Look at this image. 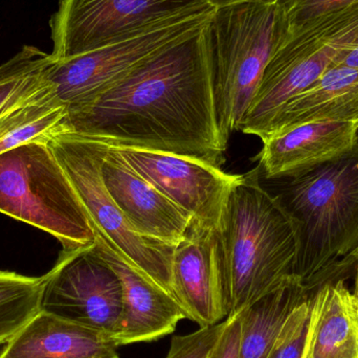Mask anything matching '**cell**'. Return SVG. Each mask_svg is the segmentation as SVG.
<instances>
[{
  "label": "cell",
  "mask_w": 358,
  "mask_h": 358,
  "mask_svg": "<svg viewBox=\"0 0 358 358\" xmlns=\"http://www.w3.org/2000/svg\"><path fill=\"white\" fill-rule=\"evenodd\" d=\"M141 176L187 213L192 223L216 229L227 196L239 176L195 157L115 147Z\"/></svg>",
  "instance_id": "10"
},
{
  "label": "cell",
  "mask_w": 358,
  "mask_h": 358,
  "mask_svg": "<svg viewBox=\"0 0 358 358\" xmlns=\"http://www.w3.org/2000/svg\"><path fill=\"white\" fill-rule=\"evenodd\" d=\"M101 172L109 195L138 234L174 246L182 240L191 217L130 167L115 147H108Z\"/></svg>",
  "instance_id": "12"
},
{
  "label": "cell",
  "mask_w": 358,
  "mask_h": 358,
  "mask_svg": "<svg viewBox=\"0 0 358 358\" xmlns=\"http://www.w3.org/2000/svg\"><path fill=\"white\" fill-rule=\"evenodd\" d=\"M241 341V315L225 319V325L206 358H239Z\"/></svg>",
  "instance_id": "25"
},
{
  "label": "cell",
  "mask_w": 358,
  "mask_h": 358,
  "mask_svg": "<svg viewBox=\"0 0 358 358\" xmlns=\"http://www.w3.org/2000/svg\"><path fill=\"white\" fill-rule=\"evenodd\" d=\"M313 292L305 296L286 317L271 358H302Z\"/></svg>",
  "instance_id": "22"
},
{
  "label": "cell",
  "mask_w": 358,
  "mask_h": 358,
  "mask_svg": "<svg viewBox=\"0 0 358 358\" xmlns=\"http://www.w3.org/2000/svg\"><path fill=\"white\" fill-rule=\"evenodd\" d=\"M0 213L50 234L63 250L96 242L90 217L48 141L0 153Z\"/></svg>",
  "instance_id": "5"
},
{
  "label": "cell",
  "mask_w": 358,
  "mask_h": 358,
  "mask_svg": "<svg viewBox=\"0 0 358 358\" xmlns=\"http://www.w3.org/2000/svg\"><path fill=\"white\" fill-rule=\"evenodd\" d=\"M313 290L292 281L261 296L239 311L241 341L239 358H271L282 325L290 311Z\"/></svg>",
  "instance_id": "19"
},
{
  "label": "cell",
  "mask_w": 358,
  "mask_h": 358,
  "mask_svg": "<svg viewBox=\"0 0 358 358\" xmlns=\"http://www.w3.org/2000/svg\"><path fill=\"white\" fill-rule=\"evenodd\" d=\"M202 29L153 55L94 100L67 109L60 134L219 167L227 144L217 122Z\"/></svg>",
  "instance_id": "1"
},
{
  "label": "cell",
  "mask_w": 358,
  "mask_h": 358,
  "mask_svg": "<svg viewBox=\"0 0 358 358\" xmlns=\"http://www.w3.org/2000/svg\"><path fill=\"white\" fill-rule=\"evenodd\" d=\"M328 121L358 122V69L330 66L282 108L264 138L300 124Z\"/></svg>",
  "instance_id": "17"
},
{
  "label": "cell",
  "mask_w": 358,
  "mask_h": 358,
  "mask_svg": "<svg viewBox=\"0 0 358 358\" xmlns=\"http://www.w3.org/2000/svg\"><path fill=\"white\" fill-rule=\"evenodd\" d=\"M119 347L108 334L40 309L0 358H119Z\"/></svg>",
  "instance_id": "15"
},
{
  "label": "cell",
  "mask_w": 358,
  "mask_h": 358,
  "mask_svg": "<svg viewBox=\"0 0 358 358\" xmlns=\"http://www.w3.org/2000/svg\"><path fill=\"white\" fill-rule=\"evenodd\" d=\"M285 34L278 1L215 8L202 29L223 142L239 131L265 69Z\"/></svg>",
  "instance_id": "4"
},
{
  "label": "cell",
  "mask_w": 358,
  "mask_h": 358,
  "mask_svg": "<svg viewBox=\"0 0 358 358\" xmlns=\"http://www.w3.org/2000/svg\"><path fill=\"white\" fill-rule=\"evenodd\" d=\"M55 60L52 54L35 46L25 45L15 56L0 64V109Z\"/></svg>",
  "instance_id": "21"
},
{
  "label": "cell",
  "mask_w": 358,
  "mask_h": 358,
  "mask_svg": "<svg viewBox=\"0 0 358 358\" xmlns=\"http://www.w3.org/2000/svg\"><path fill=\"white\" fill-rule=\"evenodd\" d=\"M244 1L275 2L278 1V0H208V3H210L213 8H220V6H229V4L238 3V2Z\"/></svg>",
  "instance_id": "27"
},
{
  "label": "cell",
  "mask_w": 358,
  "mask_h": 358,
  "mask_svg": "<svg viewBox=\"0 0 358 358\" xmlns=\"http://www.w3.org/2000/svg\"><path fill=\"white\" fill-rule=\"evenodd\" d=\"M225 320L216 325L200 327L197 331L172 338L166 358H206L224 328Z\"/></svg>",
  "instance_id": "24"
},
{
  "label": "cell",
  "mask_w": 358,
  "mask_h": 358,
  "mask_svg": "<svg viewBox=\"0 0 358 358\" xmlns=\"http://www.w3.org/2000/svg\"><path fill=\"white\" fill-rule=\"evenodd\" d=\"M44 275L41 310L99 330L115 341L123 319V287L94 245L62 250Z\"/></svg>",
  "instance_id": "8"
},
{
  "label": "cell",
  "mask_w": 358,
  "mask_h": 358,
  "mask_svg": "<svg viewBox=\"0 0 358 358\" xmlns=\"http://www.w3.org/2000/svg\"><path fill=\"white\" fill-rule=\"evenodd\" d=\"M48 144L73 185L94 231L127 262L172 294L176 246L138 234L109 195L101 172L108 145L71 134H55Z\"/></svg>",
  "instance_id": "6"
},
{
  "label": "cell",
  "mask_w": 358,
  "mask_h": 358,
  "mask_svg": "<svg viewBox=\"0 0 358 358\" xmlns=\"http://www.w3.org/2000/svg\"><path fill=\"white\" fill-rule=\"evenodd\" d=\"M358 122H309L262 140L259 167L265 178H288L355 150Z\"/></svg>",
  "instance_id": "14"
},
{
  "label": "cell",
  "mask_w": 358,
  "mask_h": 358,
  "mask_svg": "<svg viewBox=\"0 0 358 358\" xmlns=\"http://www.w3.org/2000/svg\"><path fill=\"white\" fill-rule=\"evenodd\" d=\"M353 294H355V301L358 307V286H355V290H353Z\"/></svg>",
  "instance_id": "29"
},
{
  "label": "cell",
  "mask_w": 358,
  "mask_h": 358,
  "mask_svg": "<svg viewBox=\"0 0 358 358\" xmlns=\"http://www.w3.org/2000/svg\"><path fill=\"white\" fill-rule=\"evenodd\" d=\"M348 259H350L352 262L353 267H355V286H358V246L349 255Z\"/></svg>",
  "instance_id": "28"
},
{
  "label": "cell",
  "mask_w": 358,
  "mask_h": 358,
  "mask_svg": "<svg viewBox=\"0 0 358 358\" xmlns=\"http://www.w3.org/2000/svg\"><path fill=\"white\" fill-rule=\"evenodd\" d=\"M357 2L358 0H278L282 21L285 27L284 37L313 22L315 19L342 10Z\"/></svg>",
  "instance_id": "23"
},
{
  "label": "cell",
  "mask_w": 358,
  "mask_h": 358,
  "mask_svg": "<svg viewBox=\"0 0 358 358\" xmlns=\"http://www.w3.org/2000/svg\"><path fill=\"white\" fill-rule=\"evenodd\" d=\"M260 173L258 165L239 176L215 229L227 317L285 284L301 281L298 225L279 197L261 185Z\"/></svg>",
  "instance_id": "2"
},
{
  "label": "cell",
  "mask_w": 358,
  "mask_h": 358,
  "mask_svg": "<svg viewBox=\"0 0 358 358\" xmlns=\"http://www.w3.org/2000/svg\"><path fill=\"white\" fill-rule=\"evenodd\" d=\"M208 0H60L50 19L56 60L106 48L214 10Z\"/></svg>",
  "instance_id": "7"
},
{
  "label": "cell",
  "mask_w": 358,
  "mask_h": 358,
  "mask_svg": "<svg viewBox=\"0 0 358 358\" xmlns=\"http://www.w3.org/2000/svg\"><path fill=\"white\" fill-rule=\"evenodd\" d=\"M357 146L358 147V138H357Z\"/></svg>",
  "instance_id": "30"
},
{
  "label": "cell",
  "mask_w": 358,
  "mask_h": 358,
  "mask_svg": "<svg viewBox=\"0 0 358 358\" xmlns=\"http://www.w3.org/2000/svg\"><path fill=\"white\" fill-rule=\"evenodd\" d=\"M210 14L194 17L81 56L55 60L44 76L66 110L80 106L121 81L153 55L197 33Z\"/></svg>",
  "instance_id": "9"
},
{
  "label": "cell",
  "mask_w": 358,
  "mask_h": 358,
  "mask_svg": "<svg viewBox=\"0 0 358 358\" xmlns=\"http://www.w3.org/2000/svg\"><path fill=\"white\" fill-rule=\"evenodd\" d=\"M336 65H345V66L358 69V45L355 46L350 52H348V54L344 57V59Z\"/></svg>",
  "instance_id": "26"
},
{
  "label": "cell",
  "mask_w": 358,
  "mask_h": 358,
  "mask_svg": "<svg viewBox=\"0 0 358 358\" xmlns=\"http://www.w3.org/2000/svg\"><path fill=\"white\" fill-rule=\"evenodd\" d=\"M171 287L187 319L200 327L227 319L214 229L191 223L174 248Z\"/></svg>",
  "instance_id": "13"
},
{
  "label": "cell",
  "mask_w": 358,
  "mask_h": 358,
  "mask_svg": "<svg viewBox=\"0 0 358 358\" xmlns=\"http://www.w3.org/2000/svg\"><path fill=\"white\" fill-rule=\"evenodd\" d=\"M94 250L115 271L123 287V319L115 338L120 347L165 338L187 319L171 292L120 256L98 231Z\"/></svg>",
  "instance_id": "11"
},
{
  "label": "cell",
  "mask_w": 358,
  "mask_h": 358,
  "mask_svg": "<svg viewBox=\"0 0 358 358\" xmlns=\"http://www.w3.org/2000/svg\"><path fill=\"white\" fill-rule=\"evenodd\" d=\"M277 196L300 233L299 279L315 290L342 278L358 246V147L288 178Z\"/></svg>",
  "instance_id": "3"
},
{
  "label": "cell",
  "mask_w": 358,
  "mask_h": 358,
  "mask_svg": "<svg viewBox=\"0 0 358 358\" xmlns=\"http://www.w3.org/2000/svg\"><path fill=\"white\" fill-rule=\"evenodd\" d=\"M302 358H358V307L344 278L311 296Z\"/></svg>",
  "instance_id": "16"
},
{
  "label": "cell",
  "mask_w": 358,
  "mask_h": 358,
  "mask_svg": "<svg viewBox=\"0 0 358 358\" xmlns=\"http://www.w3.org/2000/svg\"><path fill=\"white\" fill-rule=\"evenodd\" d=\"M45 71L25 84L0 109V153L62 131L67 110L55 96Z\"/></svg>",
  "instance_id": "18"
},
{
  "label": "cell",
  "mask_w": 358,
  "mask_h": 358,
  "mask_svg": "<svg viewBox=\"0 0 358 358\" xmlns=\"http://www.w3.org/2000/svg\"><path fill=\"white\" fill-rule=\"evenodd\" d=\"M45 275L0 271V345H6L40 311Z\"/></svg>",
  "instance_id": "20"
}]
</instances>
